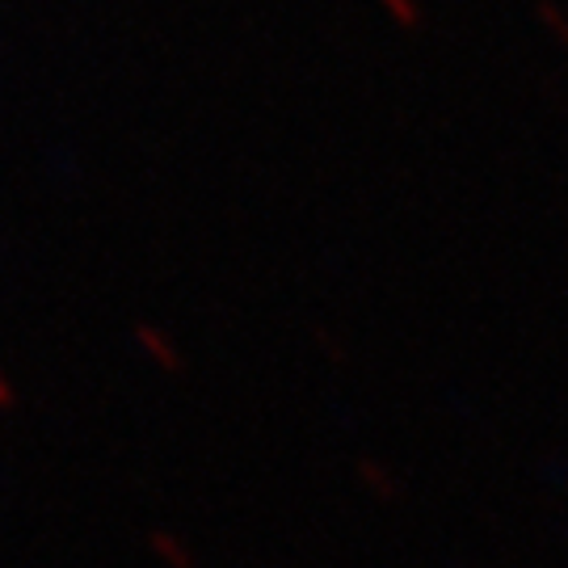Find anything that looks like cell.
Segmentation results:
<instances>
[{
    "instance_id": "1",
    "label": "cell",
    "mask_w": 568,
    "mask_h": 568,
    "mask_svg": "<svg viewBox=\"0 0 568 568\" xmlns=\"http://www.w3.org/2000/svg\"><path fill=\"white\" fill-rule=\"evenodd\" d=\"M135 341H140L143 358H152L165 375H182L186 371V358H182V350L168 341L165 332L156 329V325H135Z\"/></svg>"
},
{
    "instance_id": "2",
    "label": "cell",
    "mask_w": 568,
    "mask_h": 568,
    "mask_svg": "<svg viewBox=\"0 0 568 568\" xmlns=\"http://www.w3.org/2000/svg\"><path fill=\"white\" fill-rule=\"evenodd\" d=\"M148 547L156 560H165L168 568H194V551L182 535H168V531H152L148 535Z\"/></svg>"
},
{
    "instance_id": "3",
    "label": "cell",
    "mask_w": 568,
    "mask_h": 568,
    "mask_svg": "<svg viewBox=\"0 0 568 568\" xmlns=\"http://www.w3.org/2000/svg\"><path fill=\"white\" fill-rule=\"evenodd\" d=\"M358 476H362V484L383 501H396L401 498V480L392 476V468H383L375 459H358Z\"/></svg>"
},
{
    "instance_id": "4",
    "label": "cell",
    "mask_w": 568,
    "mask_h": 568,
    "mask_svg": "<svg viewBox=\"0 0 568 568\" xmlns=\"http://www.w3.org/2000/svg\"><path fill=\"white\" fill-rule=\"evenodd\" d=\"M379 9H387V18L401 25V30H422L426 25L422 0H379Z\"/></svg>"
},
{
    "instance_id": "5",
    "label": "cell",
    "mask_w": 568,
    "mask_h": 568,
    "mask_svg": "<svg viewBox=\"0 0 568 568\" xmlns=\"http://www.w3.org/2000/svg\"><path fill=\"white\" fill-rule=\"evenodd\" d=\"M535 18H539L544 30H551V39H556L560 47H568V18L556 0H539V4H535Z\"/></svg>"
},
{
    "instance_id": "6",
    "label": "cell",
    "mask_w": 568,
    "mask_h": 568,
    "mask_svg": "<svg viewBox=\"0 0 568 568\" xmlns=\"http://www.w3.org/2000/svg\"><path fill=\"white\" fill-rule=\"evenodd\" d=\"M18 404H22V401H18V387H13V379L0 371V413H13Z\"/></svg>"
}]
</instances>
